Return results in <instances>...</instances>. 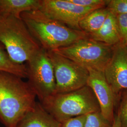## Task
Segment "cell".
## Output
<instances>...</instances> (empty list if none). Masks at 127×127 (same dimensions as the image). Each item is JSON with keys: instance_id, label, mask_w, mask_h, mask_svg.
Listing matches in <instances>:
<instances>
[{"instance_id": "14", "label": "cell", "mask_w": 127, "mask_h": 127, "mask_svg": "<svg viewBox=\"0 0 127 127\" xmlns=\"http://www.w3.org/2000/svg\"><path fill=\"white\" fill-rule=\"evenodd\" d=\"M109 12L106 7L92 11L80 22V30L88 35L97 32L104 24Z\"/></svg>"}, {"instance_id": "6", "label": "cell", "mask_w": 127, "mask_h": 127, "mask_svg": "<svg viewBox=\"0 0 127 127\" xmlns=\"http://www.w3.org/2000/svg\"><path fill=\"white\" fill-rule=\"evenodd\" d=\"M27 63V83L41 102L56 93L52 64L47 51L42 48Z\"/></svg>"}, {"instance_id": "5", "label": "cell", "mask_w": 127, "mask_h": 127, "mask_svg": "<svg viewBox=\"0 0 127 127\" xmlns=\"http://www.w3.org/2000/svg\"><path fill=\"white\" fill-rule=\"evenodd\" d=\"M114 48L88 36L54 51L87 69L103 72L112 56Z\"/></svg>"}, {"instance_id": "24", "label": "cell", "mask_w": 127, "mask_h": 127, "mask_svg": "<svg viewBox=\"0 0 127 127\" xmlns=\"http://www.w3.org/2000/svg\"></svg>"}, {"instance_id": "20", "label": "cell", "mask_w": 127, "mask_h": 127, "mask_svg": "<svg viewBox=\"0 0 127 127\" xmlns=\"http://www.w3.org/2000/svg\"><path fill=\"white\" fill-rule=\"evenodd\" d=\"M117 114L120 117L122 127H127V90L123 93Z\"/></svg>"}, {"instance_id": "23", "label": "cell", "mask_w": 127, "mask_h": 127, "mask_svg": "<svg viewBox=\"0 0 127 127\" xmlns=\"http://www.w3.org/2000/svg\"><path fill=\"white\" fill-rule=\"evenodd\" d=\"M126 45V47H127V44H126V45Z\"/></svg>"}, {"instance_id": "13", "label": "cell", "mask_w": 127, "mask_h": 127, "mask_svg": "<svg viewBox=\"0 0 127 127\" xmlns=\"http://www.w3.org/2000/svg\"><path fill=\"white\" fill-rule=\"evenodd\" d=\"M41 0H0V16L21 18L25 12L39 9Z\"/></svg>"}, {"instance_id": "7", "label": "cell", "mask_w": 127, "mask_h": 127, "mask_svg": "<svg viewBox=\"0 0 127 127\" xmlns=\"http://www.w3.org/2000/svg\"><path fill=\"white\" fill-rule=\"evenodd\" d=\"M47 52L54 70L55 93L71 92L87 85L89 76L87 68L54 51Z\"/></svg>"}, {"instance_id": "21", "label": "cell", "mask_w": 127, "mask_h": 127, "mask_svg": "<svg viewBox=\"0 0 127 127\" xmlns=\"http://www.w3.org/2000/svg\"><path fill=\"white\" fill-rule=\"evenodd\" d=\"M86 115L70 118L60 123V127H84Z\"/></svg>"}, {"instance_id": "8", "label": "cell", "mask_w": 127, "mask_h": 127, "mask_svg": "<svg viewBox=\"0 0 127 127\" xmlns=\"http://www.w3.org/2000/svg\"><path fill=\"white\" fill-rule=\"evenodd\" d=\"M95 9L77 6L68 0H41L39 9L49 18L79 31L81 20Z\"/></svg>"}, {"instance_id": "15", "label": "cell", "mask_w": 127, "mask_h": 127, "mask_svg": "<svg viewBox=\"0 0 127 127\" xmlns=\"http://www.w3.org/2000/svg\"><path fill=\"white\" fill-rule=\"evenodd\" d=\"M0 71L11 73L21 78H27V69L24 64H18L10 58L4 46L0 43Z\"/></svg>"}, {"instance_id": "12", "label": "cell", "mask_w": 127, "mask_h": 127, "mask_svg": "<svg viewBox=\"0 0 127 127\" xmlns=\"http://www.w3.org/2000/svg\"><path fill=\"white\" fill-rule=\"evenodd\" d=\"M88 36L95 41L112 46L120 43L121 39L115 16L109 12L102 27Z\"/></svg>"}, {"instance_id": "2", "label": "cell", "mask_w": 127, "mask_h": 127, "mask_svg": "<svg viewBox=\"0 0 127 127\" xmlns=\"http://www.w3.org/2000/svg\"><path fill=\"white\" fill-rule=\"evenodd\" d=\"M21 18L32 36L47 51L70 45L88 37L82 31L71 28L49 18L39 9L25 12Z\"/></svg>"}, {"instance_id": "19", "label": "cell", "mask_w": 127, "mask_h": 127, "mask_svg": "<svg viewBox=\"0 0 127 127\" xmlns=\"http://www.w3.org/2000/svg\"><path fill=\"white\" fill-rule=\"evenodd\" d=\"M118 29L121 39V42L127 43V14L116 16Z\"/></svg>"}, {"instance_id": "3", "label": "cell", "mask_w": 127, "mask_h": 127, "mask_svg": "<svg viewBox=\"0 0 127 127\" xmlns=\"http://www.w3.org/2000/svg\"><path fill=\"white\" fill-rule=\"evenodd\" d=\"M40 103L46 111L59 123L100 112L95 95L88 85L69 92L55 93Z\"/></svg>"}, {"instance_id": "16", "label": "cell", "mask_w": 127, "mask_h": 127, "mask_svg": "<svg viewBox=\"0 0 127 127\" xmlns=\"http://www.w3.org/2000/svg\"><path fill=\"white\" fill-rule=\"evenodd\" d=\"M111 125L99 112L87 115L84 127H111Z\"/></svg>"}, {"instance_id": "1", "label": "cell", "mask_w": 127, "mask_h": 127, "mask_svg": "<svg viewBox=\"0 0 127 127\" xmlns=\"http://www.w3.org/2000/svg\"><path fill=\"white\" fill-rule=\"evenodd\" d=\"M36 97L22 78L0 71V122L5 127H16L33 107Z\"/></svg>"}, {"instance_id": "17", "label": "cell", "mask_w": 127, "mask_h": 127, "mask_svg": "<svg viewBox=\"0 0 127 127\" xmlns=\"http://www.w3.org/2000/svg\"><path fill=\"white\" fill-rule=\"evenodd\" d=\"M106 8L115 16L126 14H127V0H108Z\"/></svg>"}, {"instance_id": "10", "label": "cell", "mask_w": 127, "mask_h": 127, "mask_svg": "<svg viewBox=\"0 0 127 127\" xmlns=\"http://www.w3.org/2000/svg\"><path fill=\"white\" fill-rule=\"evenodd\" d=\"M88 70L89 76L87 85L94 92L100 106L101 114L112 124L116 96L107 82L103 72L92 69Z\"/></svg>"}, {"instance_id": "4", "label": "cell", "mask_w": 127, "mask_h": 127, "mask_svg": "<svg viewBox=\"0 0 127 127\" xmlns=\"http://www.w3.org/2000/svg\"><path fill=\"white\" fill-rule=\"evenodd\" d=\"M0 43L18 64L27 62L41 48L22 18L12 16L0 17Z\"/></svg>"}, {"instance_id": "22", "label": "cell", "mask_w": 127, "mask_h": 127, "mask_svg": "<svg viewBox=\"0 0 127 127\" xmlns=\"http://www.w3.org/2000/svg\"><path fill=\"white\" fill-rule=\"evenodd\" d=\"M111 127H122L120 119L118 114L114 115V120Z\"/></svg>"}, {"instance_id": "11", "label": "cell", "mask_w": 127, "mask_h": 127, "mask_svg": "<svg viewBox=\"0 0 127 127\" xmlns=\"http://www.w3.org/2000/svg\"><path fill=\"white\" fill-rule=\"evenodd\" d=\"M60 123L46 111L41 103L36 102L15 127H60Z\"/></svg>"}, {"instance_id": "9", "label": "cell", "mask_w": 127, "mask_h": 127, "mask_svg": "<svg viewBox=\"0 0 127 127\" xmlns=\"http://www.w3.org/2000/svg\"><path fill=\"white\" fill-rule=\"evenodd\" d=\"M103 72L116 96L123 90H127V49L122 42L114 46L112 56Z\"/></svg>"}, {"instance_id": "18", "label": "cell", "mask_w": 127, "mask_h": 127, "mask_svg": "<svg viewBox=\"0 0 127 127\" xmlns=\"http://www.w3.org/2000/svg\"><path fill=\"white\" fill-rule=\"evenodd\" d=\"M74 4L84 8L97 9L106 7L108 0H68Z\"/></svg>"}]
</instances>
